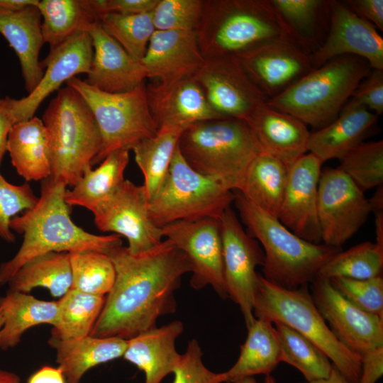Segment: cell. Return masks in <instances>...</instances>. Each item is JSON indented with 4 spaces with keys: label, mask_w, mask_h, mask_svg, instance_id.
I'll return each mask as SVG.
<instances>
[{
    "label": "cell",
    "mask_w": 383,
    "mask_h": 383,
    "mask_svg": "<svg viewBox=\"0 0 383 383\" xmlns=\"http://www.w3.org/2000/svg\"><path fill=\"white\" fill-rule=\"evenodd\" d=\"M116 277L89 335L129 340L156 327L157 319L176 311L174 291L192 272L186 255L168 239L142 253L122 245L109 254Z\"/></svg>",
    "instance_id": "obj_1"
},
{
    "label": "cell",
    "mask_w": 383,
    "mask_h": 383,
    "mask_svg": "<svg viewBox=\"0 0 383 383\" xmlns=\"http://www.w3.org/2000/svg\"><path fill=\"white\" fill-rule=\"evenodd\" d=\"M67 184L51 177L43 180L35 205L10 221V228L23 235L16 254L0 265V287L11 279L19 268L37 255L50 252L95 250L108 254L122 245L119 235H98L77 226L70 217L65 196Z\"/></svg>",
    "instance_id": "obj_2"
},
{
    "label": "cell",
    "mask_w": 383,
    "mask_h": 383,
    "mask_svg": "<svg viewBox=\"0 0 383 383\" xmlns=\"http://www.w3.org/2000/svg\"><path fill=\"white\" fill-rule=\"evenodd\" d=\"M234 204L248 234L259 242L265 255L263 277L287 289L311 283L320 269L341 248L309 242L234 191Z\"/></svg>",
    "instance_id": "obj_3"
},
{
    "label": "cell",
    "mask_w": 383,
    "mask_h": 383,
    "mask_svg": "<svg viewBox=\"0 0 383 383\" xmlns=\"http://www.w3.org/2000/svg\"><path fill=\"white\" fill-rule=\"evenodd\" d=\"M195 31L204 58L238 57L279 40L293 43L270 0L204 1Z\"/></svg>",
    "instance_id": "obj_4"
},
{
    "label": "cell",
    "mask_w": 383,
    "mask_h": 383,
    "mask_svg": "<svg viewBox=\"0 0 383 383\" xmlns=\"http://www.w3.org/2000/svg\"><path fill=\"white\" fill-rule=\"evenodd\" d=\"M189 166L233 191L240 188L253 159L262 151L245 121L217 118L184 129L178 141Z\"/></svg>",
    "instance_id": "obj_5"
},
{
    "label": "cell",
    "mask_w": 383,
    "mask_h": 383,
    "mask_svg": "<svg viewBox=\"0 0 383 383\" xmlns=\"http://www.w3.org/2000/svg\"><path fill=\"white\" fill-rule=\"evenodd\" d=\"M371 70L360 57L339 56L313 70L266 103L318 130L339 115Z\"/></svg>",
    "instance_id": "obj_6"
},
{
    "label": "cell",
    "mask_w": 383,
    "mask_h": 383,
    "mask_svg": "<svg viewBox=\"0 0 383 383\" xmlns=\"http://www.w3.org/2000/svg\"><path fill=\"white\" fill-rule=\"evenodd\" d=\"M52 162L51 177L74 186L91 169L101 133L89 106L73 88L59 89L43 115Z\"/></svg>",
    "instance_id": "obj_7"
},
{
    "label": "cell",
    "mask_w": 383,
    "mask_h": 383,
    "mask_svg": "<svg viewBox=\"0 0 383 383\" xmlns=\"http://www.w3.org/2000/svg\"><path fill=\"white\" fill-rule=\"evenodd\" d=\"M253 314L255 318L279 321L292 328L321 350L349 383H359L361 357L333 335L318 311L308 285L287 289L258 274Z\"/></svg>",
    "instance_id": "obj_8"
},
{
    "label": "cell",
    "mask_w": 383,
    "mask_h": 383,
    "mask_svg": "<svg viewBox=\"0 0 383 383\" xmlns=\"http://www.w3.org/2000/svg\"><path fill=\"white\" fill-rule=\"evenodd\" d=\"M234 199V191L192 168L177 145L168 172L149 202V211L154 223L161 228L178 221L219 218Z\"/></svg>",
    "instance_id": "obj_9"
},
{
    "label": "cell",
    "mask_w": 383,
    "mask_h": 383,
    "mask_svg": "<svg viewBox=\"0 0 383 383\" xmlns=\"http://www.w3.org/2000/svg\"><path fill=\"white\" fill-rule=\"evenodd\" d=\"M66 84L86 101L101 133V149L92 165L100 163L113 151H130L141 140L156 134L157 128L144 84L121 93L99 90L77 77Z\"/></svg>",
    "instance_id": "obj_10"
},
{
    "label": "cell",
    "mask_w": 383,
    "mask_h": 383,
    "mask_svg": "<svg viewBox=\"0 0 383 383\" xmlns=\"http://www.w3.org/2000/svg\"><path fill=\"white\" fill-rule=\"evenodd\" d=\"M317 209L321 241L337 248L352 238L372 213L364 192L338 167L321 171Z\"/></svg>",
    "instance_id": "obj_11"
},
{
    "label": "cell",
    "mask_w": 383,
    "mask_h": 383,
    "mask_svg": "<svg viewBox=\"0 0 383 383\" xmlns=\"http://www.w3.org/2000/svg\"><path fill=\"white\" fill-rule=\"evenodd\" d=\"M219 224L228 297L239 306L248 328L255 319L253 306L259 274L256 267L263 265L264 252L243 229L231 207L219 218Z\"/></svg>",
    "instance_id": "obj_12"
},
{
    "label": "cell",
    "mask_w": 383,
    "mask_h": 383,
    "mask_svg": "<svg viewBox=\"0 0 383 383\" xmlns=\"http://www.w3.org/2000/svg\"><path fill=\"white\" fill-rule=\"evenodd\" d=\"M193 77L211 108L223 118L246 121L267 100L236 56L205 58Z\"/></svg>",
    "instance_id": "obj_13"
},
{
    "label": "cell",
    "mask_w": 383,
    "mask_h": 383,
    "mask_svg": "<svg viewBox=\"0 0 383 383\" xmlns=\"http://www.w3.org/2000/svg\"><path fill=\"white\" fill-rule=\"evenodd\" d=\"M143 185L125 179L118 189L92 211L96 227L126 238L133 254L147 252L162 241L161 228L151 219Z\"/></svg>",
    "instance_id": "obj_14"
},
{
    "label": "cell",
    "mask_w": 383,
    "mask_h": 383,
    "mask_svg": "<svg viewBox=\"0 0 383 383\" xmlns=\"http://www.w3.org/2000/svg\"><path fill=\"white\" fill-rule=\"evenodd\" d=\"M161 230L187 257L192 272L191 287L199 290L211 285L221 297L227 298L219 218L178 221Z\"/></svg>",
    "instance_id": "obj_15"
},
{
    "label": "cell",
    "mask_w": 383,
    "mask_h": 383,
    "mask_svg": "<svg viewBox=\"0 0 383 383\" xmlns=\"http://www.w3.org/2000/svg\"><path fill=\"white\" fill-rule=\"evenodd\" d=\"M310 293L329 328L347 348L361 357L383 346V318L352 304L328 279L316 278Z\"/></svg>",
    "instance_id": "obj_16"
},
{
    "label": "cell",
    "mask_w": 383,
    "mask_h": 383,
    "mask_svg": "<svg viewBox=\"0 0 383 383\" xmlns=\"http://www.w3.org/2000/svg\"><path fill=\"white\" fill-rule=\"evenodd\" d=\"M347 55L364 59L371 69L383 70V38L377 28L343 1L331 0L328 31L321 45L309 55L311 62L314 70Z\"/></svg>",
    "instance_id": "obj_17"
},
{
    "label": "cell",
    "mask_w": 383,
    "mask_h": 383,
    "mask_svg": "<svg viewBox=\"0 0 383 383\" xmlns=\"http://www.w3.org/2000/svg\"><path fill=\"white\" fill-rule=\"evenodd\" d=\"M93 57L90 35L82 32L72 36L58 47L50 50L42 64L46 70L36 86L26 96L20 99L8 97L15 123L33 117L40 104L62 83L81 73L89 72Z\"/></svg>",
    "instance_id": "obj_18"
},
{
    "label": "cell",
    "mask_w": 383,
    "mask_h": 383,
    "mask_svg": "<svg viewBox=\"0 0 383 383\" xmlns=\"http://www.w3.org/2000/svg\"><path fill=\"white\" fill-rule=\"evenodd\" d=\"M323 162L308 152L290 167L278 213L279 221L299 237L321 243L318 218V188Z\"/></svg>",
    "instance_id": "obj_19"
},
{
    "label": "cell",
    "mask_w": 383,
    "mask_h": 383,
    "mask_svg": "<svg viewBox=\"0 0 383 383\" xmlns=\"http://www.w3.org/2000/svg\"><path fill=\"white\" fill-rule=\"evenodd\" d=\"M238 57L267 100L313 70L309 55L286 40L266 43Z\"/></svg>",
    "instance_id": "obj_20"
},
{
    "label": "cell",
    "mask_w": 383,
    "mask_h": 383,
    "mask_svg": "<svg viewBox=\"0 0 383 383\" xmlns=\"http://www.w3.org/2000/svg\"><path fill=\"white\" fill-rule=\"evenodd\" d=\"M195 30H157L140 61L148 78L167 85L192 77L204 64Z\"/></svg>",
    "instance_id": "obj_21"
},
{
    "label": "cell",
    "mask_w": 383,
    "mask_h": 383,
    "mask_svg": "<svg viewBox=\"0 0 383 383\" xmlns=\"http://www.w3.org/2000/svg\"><path fill=\"white\" fill-rule=\"evenodd\" d=\"M93 46V57L87 77L89 85L109 93L132 90L148 78L141 62L132 57L103 29L99 23L88 31Z\"/></svg>",
    "instance_id": "obj_22"
},
{
    "label": "cell",
    "mask_w": 383,
    "mask_h": 383,
    "mask_svg": "<svg viewBox=\"0 0 383 383\" xmlns=\"http://www.w3.org/2000/svg\"><path fill=\"white\" fill-rule=\"evenodd\" d=\"M146 91L157 130L162 127L184 130L200 121L223 118L211 108L193 77L167 85H149Z\"/></svg>",
    "instance_id": "obj_23"
},
{
    "label": "cell",
    "mask_w": 383,
    "mask_h": 383,
    "mask_svg": "<svg viewBox=\"0 0 383 383\" xmlns=\"http://www.w3.org/2000/svg\"><path fill=\"white\" fill-rule=\"evenodd\" d=\"M262 152L290 167L308 152L311 133L297 118L276 110L266 102L245 121Z\"/></svg>",
    "instance_id": "obj_24"
},
{
    "label": "cell",
    "mask_w": 383,
    "mask_h": 383,
    "mask_svg": "<svg viewBox=\"0 0 383 383\" xmlns=\"http://www.w3.org/2000/svg\"><path fill=\"white\" fill-rule=\"evenodd\" d=\"M183 328L180 321H174L127 340L123 357L144 372V383H161L173 373L182 356L176 350L175 341Z\"/></svg>",
    "instance_id": "obj_25"
},
{
    "label": "cell",
    "mask_w": 383,
    "mask_h": 383,
    "mask_svg": "<svg viewBox=\"0 0 383 383\" xmlns=\"http://www.w3.org/2000/svg\"><path fill=\"white\" fill-rule=\"evenodd\" d=\"M0 33L18 57L25 89L29 94L38 84L44 72L39 62L40 51L45 43L38 5L16 11H0Z\"/></svg>",
    "instance_id": "obj_26"
},
{
    "label": "cell",
    "mask_w": 383,
    "mask_h": 383,
    "mask_svg": "<svg viewBox=\"0 0 383 383\" xmlns=\"http://www.w3.org/2000/svg\"><path fill=\"white\" fill-rule=\"evenodd\" d=\"M377 117L365 107L345 104L332 122L311 133L308 152L317 157L323 164L328 160H340L363 143Z\"/></svg>",
    "instance_id": "obj_27"
},
{
    "label": "cell",
    "mask_w": 383,
    "mask_h": 383,
    "mask_svg": "<svg viewBox=\"0 0 383 383\" xmlns=\"http://www.w3.org/2000/svg\"><path fill=\"white\" fill-rule=\"evenodd\" d=\"M11 163L26 181L44 180L51 176L50 140L41 119L33 117L15 123L7 141Z\"/></svg>",
    "instance_id": "obj_28"
},
{
    "label": "cell",
    "mask_w": 383,
    "mask_h": 383,
    "mask_svg": "<svg viewBox=\"0 0 383 383\" xmlns=\"http://www.w3.org/2000/svg\"><path fill=\"white\" fill-rule=\"evenodd\" d=\"M48 343L56 350L66 383H79L91 368L123 357L127 348V340L117 337L60 340L51 336Z\"/></svg>",
    "instance_id": "obj_29"
},
{
    "label": "cell",
    "mask_w": 383,
    "mask_h": 383,
    "mask_svg": "<svg viewBox=\"0 0 383 383\" xmlns=\"http://www.w3.org/2000/svg\"><path fill=\"white\" fill-rule=\"evenodd\" d=\"M294 44L309 55L325 40L331 0H270Z\"/></svg>",
    "instance_id": "obj_30"
},
{
    "label": "cell",
    "mask_w": 383,
    "mask_h": 383,
    "mask_svg": "<svg viewBox=\"0 0 383 383\" xmlns=\"http://www.w3.org/2000/svg\"><path fill=\"white\" fill-rule=\"evenodd\" d=\"M38 8L42 16L44 43L50 50L82 32H87L102 16L98 0H43Z\"/></svg>",
    "instance_id": "obj_31"
},
{
    "label": "cell",
    "mask_w": 383,
    "mask_h": 383,
    "mask_svg": "<svg viewBox=\"0 0 383 383\" xmlns=\"http://www.w3.org/2000/svg\"><path fill=\"white\" fill-rule=\"evenodd\" d=\"M3 326L0 329V349L16 347L24 333L40 324L55 325L57 301L38 299L27 293L9 289L0 296Z\"/></svg>",
    "instance_id": "obj_32"
},
{
    "label": "cell",
    "mask_w": 383,
    "mask_h": 383,
    "mask_svg": "<svg viewBox=\"0 0 383 383\" xmlns=\"http://www.w3.org/2000/svg\"><path fill=\"white\" fill-rule=\"evenodd\" d=\"M289 171L282 161L261 152L250 164L237 191L260 210L277 218Z\"/></svg>",
    "instance_id": "obj_33"
},
{
    "label": "cell",
    "mask_w": 383,
    "mask_h": 383,
    "mask_svg": "<svg viewBox=\"0 0 383 383\" xmlns=\"http://www.w3.org/2000/svg\"><path fill=\"white\" fill-rule=\"evenodd\" d=\"M235 363L226 372L227 383H238L257 374H270L281 362V350L272 322L255 318Z\"/></svg>",
    "instance_id": "obj_34"
},
{
    "label": "cell",
    "mask_w": 383,
    "mask_h": 383,
    "mask_svg": "<svg viewBox=\"0 0 383 383\" xmlns=\"http://www.w3.org/2000/svg\"><path fill=\"white\" fill-rule=\"evenodd\" d=\"M129 150H118L107 155L99 166L87 171L65 196L70 206H82L91 212L111 196L124 182Z\"/></svg>",
    "instance_id": "obj_35"
},
{
    "label": "cell",
    "mask_w": 383,
    "mask_h": 383,
    "mask_svg": "<svg viewBox=\"0 0 383 383\" xmlns=\"http://www.w3.org/2000/svg\"><path fill=\"white\" fill-rule=\"evenodd\" d=\"M10 290L29 293L44 287L54 297H62L72 287L68 252H50L26 262L8 283Z\"/></svg>",
    "instance_id": "obj_36"
},
{
    "label": "cell",
    "mask_w": 383,
    "mask_h": 383,
    "mask_svg": "<svg viewBox=\"0 0 383 383\" xmlns=\"http://www.w3.org/2000/svg\"><path fill=\"white\" fill-rule=\"evenodd\" d=\"M182 131L178 128H160L155 135L141 140L132 149L144 177L143 185L149 201L158 191L168 172Z\"/></svg>",
    "instance_id": "obj_37"
},
{
    "label": "cell",
    "mask_w": 383,
    "mask_h": 383,
    "mask_svg": "<svg viewBox=\"0 0 383 383\" xmlns=\"http://www.w3.org/2000/svg\"><path fill=\"white\" fill-rule=\"evenodd\" d=\"M105 297L70 289L57 301L52 337L72 340L89 335L103 309Z\"/></svg>",
    "instance_id": "obj_38"
},
{
    "label": "cell",
    "mask_w": 383,
    "mask_h": 383,
    "mask_svg": "<svg viewBox=\"0 0 383 383\" xmlns=\"http://www.w3.org/2000/svg\"><path fill=\"white\" fill-rule=\"evenodd\" d=\"M274 330L281 350V362L297 369L306 382L329 377L333 365L313 343L292 328L274 321Z\"/></svg>",
    "instance_id": "obj_39"
},
{
    "label": "cell",
    "mask_w": 383,
    "mask_h": 383,
    "mask_svg": "<svg viewBox=\"0 0 383 383\" xmlns=\"http://www.w3.org/2000/svg\"><path fill=\"white\" fill-rule=\"evenodd\" d=\"M383 248L366 241L340 251L318 271L316 278L367 279L382 276Z\"/></svg>",
    "instance_id": "obj_40"
},
{
    "label": "cell",
    "mask_w": 383,
    "mask_h": 383,
    "mask_svg": "<svg viewBox=\"0 0 383 383\" xmlns=\"http://www.w3.org/2000/svg\"><path fill=\"white\" fill-rule=\"evenodd\" d=\"M72 287L84 293L106 296L116 277L113 264L109 255L95 250L70 252Z\"/></svg>",
    "instance_id": "obj_41"
},
{
    "label": "cell",
    "mask_w": 383,
    "mask_h": 383,
    "mask_svg": "<svg viewBox=\"0 0 383 383\" xmlns=\"http://www.w3.org/2000/svg\"><path fill=\"white\" fill-rule=\"evenodd\" d=\"M99 24L132 57L140 62L156 30L152 12L139 14L107 13L101 16Z\"/></svg>",
    "instance_id": "obj_42"
},
{
    "label": "cell",
    "mask_w": 383,
    "mask_h": 383,
    "mask_svg": "<svg viewBox=\"0 0 383 383\" xmlns=\"http://www.w3.org/2000/svg\"><path fill=\"white\" fill-rule=\"evenodd\" d=\"M338 167L362 192L383 182V140L362 143L341 159Z\"/></svg>",
    "instance_id": "obj_43"
},
{
    "label": "cell",
    "mask_w": 383,
    "mask_h": 383,
    "mask_svg": "<svg viewBox=\"0 0 383 383\" xmlns=\"http://www.w3.org/2000/svg\"><path fill=\"white\" fill-rule=\"evenodd\" d=\"M203 6L201 0H159L152 12L155 30H196Z\"/></svg>",
    "instance_id": "obj_44"
},
{
    "label": "cell",
    "mask_w": 383,
    "mask_h": 383,
    "mask_svg": "<svg viewBox=\"0 0 383 383\" xmlns=\"http://www.w3.org/2000/svg\"><path fill=\"white\" fill-rule=\"evenodd\" d=\"M329 282L352 304L367 313L383 318L382 276L367 279L335 277L329 279Z\"/></svg>",
    "instance_id": "obj_45"
},
{
    "label": "cell",
    "mask_w": 383,
    "mask_h": 383,
    "mask_svg": "<svg viewBox=\"0 0 383 383\" xmlns=\"http://www.w3.org/2000/svg\"><path fill=\"white\" fill-rule=\"evenodd\" d=\"M38 200L28 183L13 184L0 174V238L15 241L10 221L18 213L32 209Z\"/></svg>",
    "instance_id": "obj_46"
},
{
    "label": "cell",
    "mask_w": 383,
    "mask_h": 383,
    "mask_svg": "<svg viewBox=\"0 0 383 383\" xmlns=\"http://www.w3.org/2000/svg\"><path fill=\"white\" fill-rule=\"evenodd\" d=\"M202 355L198 341L191 340L173 372L172 383L226 382L225 372L216 373L209 370L202 361Z\"/></svg>",
    "instance_id": "obj_47"
},
{
    "label": "cell",
    "mask_w": 383,
    "mask_h": 383,
    "mask_svg": "<svg viewBox=\"0 0 383 383\" xmlns=\"http://www.w3.org/2000/svg\"><path fill=\"white\" fill-rule=\"evenodd\" d=\"M345 104L362 106L377 116L381 115L383 113V70L372 69Z\"/></svg>",
    "instance_id": "obj_48"
},
{
    "label": "cell",
    "mask_w": 383,
    "mask_h": 383,
    "mask_svg": "<svg viewBox=\"0 0 383 383\" xmlns=\"http://www.w3.org/2000/svg\"><path fill=\"white\" fill-rule=\"evenodd\" d=\"M159 0H99L101 12L139 14L152 12Z\"/></svg>",
    "instance_id": "obj_49"
},
{
    "label": "cell",
    "mask_w": 383,
    "mask_h": 383,
    "mask_svg": "<svg viewBox=\"0 0 383 383\" xmlns=\"http://www.w3.org/2000/svg\"><path fill=\"white\" fill-rule=\"evenodd\" d=\"M343 3L357 16L383 30V0H349Z\"/></svg>",
    "instance_id": "obj_50"
},
{
    "label": "cell",
    "mask_w": 383,
    "mask_h": 383,
    "mask_svg": "<svg viewBox=\"0 0 383 383\" xmlns=\"http://www.w3.org/2000/svg\"><path fill=\"white\" fill-rule=\"evenodd\" d=\"M383 374V346L361 356V376L359 383H377Z\"/></svg>",
    "instance_id": "obj_51"
},
{
    "label": "cell",
    "mask_w": 383,
    "mask_h": 383,
    "mask_svg": "<svg viewBox=\"0 0 383 383\" xmlns=\"http://www.w3.org/2000/svg\"><path fill=\"white\" fill-rule=\"evenodd\" d=\"M15 123L11 113L8 96L0 99V165L7 150L9 133Z\"/></svg>",
    "instance_id": "obj_52"
},
{
    "label": "cell",
    "mask_w": 383,
    "mask_h": 383,
    "mask_svg": "<svg viewBox=\"0 0 383 383\" xmlns=\"http://www.w3.org/2000/svg\"><path fill=\"white\" fill-rule=\"evenodd\" d=\"M27 383H66V380L59 367L45 365L30 375Z\"/></svg>",
    "instance_id": "obj_53"
},
{
    "label": "cell",
    "mask_w": 383,
    "mask_h": 383,
    "mask_svg": "<svg viewBox=\"0 0 383 383\" xmlns=\"http://www.w3.org/2000/svg\"><path fill=\"white\" fill-rule=\"evenodd\" d=\"M38 0H0V11H16L38 5Z\"/></svg>",
    "instance_id": "obj_54"
},
{
    "label": "cell",
    "mask_w": 383,
    "mask_h": 383,
    "mask_svg": "<svg viewBox=\"0 0 383 383\" xmlns=\"http://www.w3.org/2000/svg\"><path fill=\"white\" fill-rule=\"evenodd\" d=\"M375 243L383 248V209L374 210Z\"/></svg>",
    "instance_id": "obj_55"
},
{
    "label": "cell",
    "mask_w": 383,
    "mask_h": 383,
    "mask_svg": "<svg viewBox=\"0 0 383 383\" xmlns=\"http://www.w3.org/2000/svg\"><path fill=\"white\" fill-rule=\"evenodd\" d=\"M299 383H349L340 373L334 367L331 370V372L328 377L326 379H321L318 380L304 382Z\"/></svg>",
    "instance_id": "obj_56"
},
{
    "label": "cell",
    "mask_w": 383,
    "mask_h": 383,
    "mask_svg": "<svg viewBox=\"0 0 383 383\" xmlns=\"http://www.w3.org/2000/svg\"><path fill=\"white\" fill-rule=\"evenodd\" d=\"M21 377L16 373L0 369V383H21Z\"/></svg>",
    "instance_id": "obj_57"
},
{
    "label": "cell",
    "mask_w": 383,
    "mask_h": 383,
    "mask_svg": "<svg viewBox=\"0 0 383 383\" xmlns=\"http://www.w3.org/2000/svg\"><path fill=\"white\" fill-rule=\"evenodd\" d=\"M238 383H256V380L254 377H248ZM265 383H277L274 377L271 374L265 375Z\"/></svg>",
    "instance_id": "obj_58"
},
{
    "label": "cell",
    "mask_w": 383,
    "mask_h": 383,
    "mask_svg": "<svg viewBox=\"0 0 383 383\" xmlns=\"http://www.w3.org/2000/svg\"><path fill=\"white\" fill-rule=\"evenodd\" d=\"M2 326H3V318H2L1 313L0 311V329L2 327Z\"/></svg>",
    "instance_id": "obj_59"
}]
</instances>
